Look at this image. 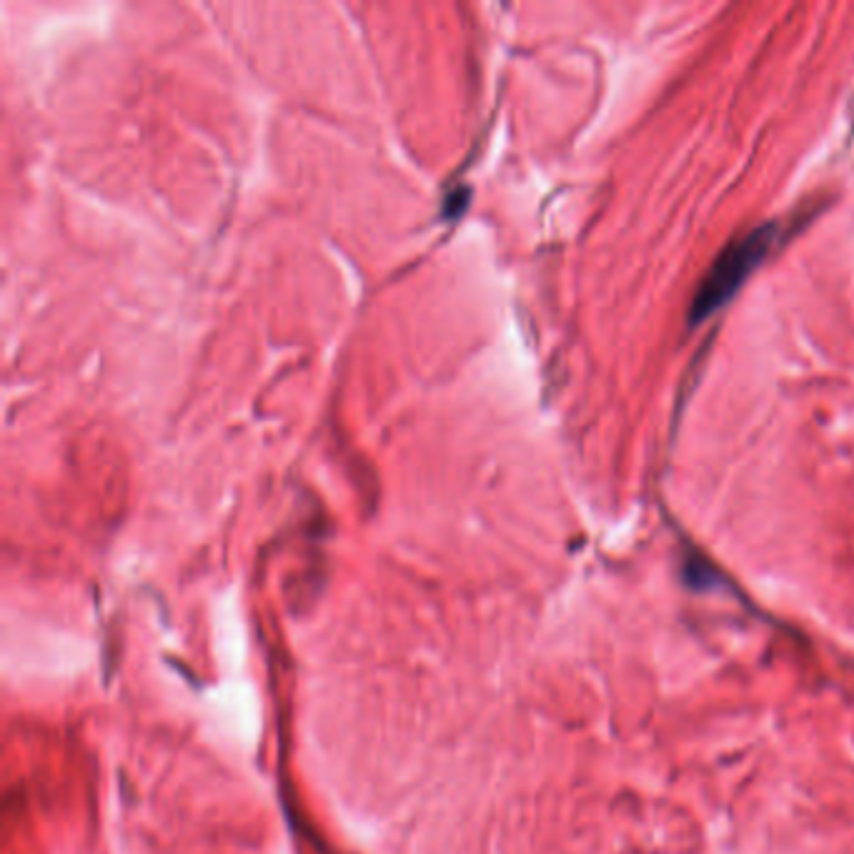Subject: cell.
I'll return each mask as SVG.
<instances>
[{
  "mask_svg": "<svg viewBox=\"0 0 854 854\" xmlns=\"http://www.w3.org/2000/svg\"><path fill=\"white\" fill-rule=\"evenodd\" d=\"M779 231L775 223H764V226L750 231L747 236L732 241L709 268L707 276L699 284V289L691 299L689 319L702 323L707 317H712L722 306L740 291V286L747 281V276L759 266V260L769 254L772 246L777 244Z\"/></svg>",
  "mask_w": 854,
  "mask_h": 854,
  "instance_id": "obj_1",
  "label": "cell"
}]
</instances>
